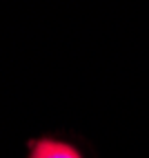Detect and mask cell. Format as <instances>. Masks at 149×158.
Wrapping results in <instances>:
<instances>
[{
    "label": "cell",
    "mask_w": 149,
    "mask_h": 158,
    "mask_svg": "<svg viewBox=\"0 0 149 158\" xmlns=\"http://www.w3.org/2000/svg\"><path fill=\"white\" fill-rule=\"evenodd\" d=\"M29 158H82V154L69 143L56 138H40L31 143Z\"/></svg>",
    "instance_id": "6da1fadb"
}]
</instances>
